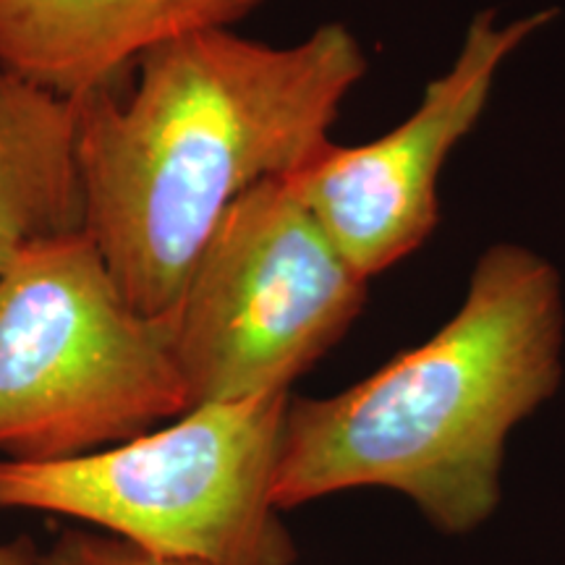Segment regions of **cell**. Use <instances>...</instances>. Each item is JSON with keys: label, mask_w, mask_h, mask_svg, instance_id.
Masks as SVG:
<instances>
[{"label": "cell", "mask_w": 565, "mask_h": 565, "mask_svg": "<svg viewBox=\"0 0 565 565\" xmlns=\"http://www.w3.org/2000/svg\"><path fill=\"white\" fill-rule=\"evenodd\" d=\"M134 68L126 97L100 87L76 100L84 231L126 301L166 317L231 204L333 141L370 63L356 34L328 21L294 45L183 34Z\"/></svg>", "instance_id": "6da1fadb"}, {"label": "cell", "mask_w": 565, "mask_h": 565, "mask_svg": "<svg viewBox=\"0 0 565 565\" xmlns=\"http://www.w3.org/2000/svg\"><path fill=\"white\" fill-rule=\"evenodd\" d=\"M291 393L189 408L168 427L66 461L0 458V511L87 521L202 565H294L273 482Z\"/></svg>", "instance_id": "277c9868"}, {"label": "cell", "mask_w": 565, "mask_h": 565, "mask_svg": "<svg viewBox=\"0 0 565 565\" xmlns=\"http://www.w3.org/2000/svg\"><path fill=\"white\" fill-rule=\"evenodd\" d=\"M0 565H40V547L30 536L0 542Z\"/></svg>", "instance_id": "30bf717a"}, {"label": "cell", "mask_w": 565, "mask_h": 565, "mask_svg": "<svg viewBox=\"0 0 565 565\" xmlns=\"http://www.w3.org/2000/svg\"><path fill=\"white\" fill-rule=\"evenodd\" d=\"M76 100L0 68V275L21 252L84 231Z\"/></svg>", "instance_id": "ba28073f"}, {"label": "cell", "mask_w": 565, "mask_h": 565, "mask_svg": "<svg viewBox=\"0 0 565 565\" xmlns=\"http://www.w3.org/2000/svg\"><path fill=\"white\" fill-rule=\"evenodd\" d=\"M192 408L171 317L137 312L87 231L47 238L0 275V454L66 461Z\"/></svg>", "instance_id": "3957f363"}, {"label": "cell", "mask_w": 565, "mask_h": 565, "mask_svg": "<svg viewBox=\"0 0 565 565\" xmlns=\"http://www.w3.org/2000/svg\"><path fill=\"white\" fill-rule=\"evenodd\" d=\"M555 17L557 9H540L500 21L494 9L477 11L450 68L424 87L404 124L370 145L330 141L288 175L362 278L404 263L433 236L440 221L437 183L450 152L482 118L503 63Z\"/></svg>", "instance_id": "8992f818"}, {"label": "cell", "mask_w": 565, "mask_h": 565, "mask_svg": "<svg viewBox=\"0 0 565 565\" xmlns=\"http://www.w3.org/2000/svg\"><path fill=\"white\" fill-rule=\"evenodd\" d=\"M265 0H0V68L68 100L116 87L152 47L233 30Z\"/></svg>", "instance_id": "52a82bcc"}, {"label": "cell", "mask_w": 565, "mask_h": 565, "mask_svg": "<svg viewBox=\"0 0 565 565\" xmlns=\"http://www.w3.org/2000/svg\"><path fill=\"white\" fill-rule=\"evenodd\" d=\"M40 565H202L189 561H171L147 553L131 542L108 532L87 529H63L47 550H40Z\"/></svg>", "instance_id": "9c48e42d"}, {"label": "cell", "mask_w": 565, "mask_h": 565, "mask_svg": "<svg viewBox=\"0 0 565 565\" xmlns=\"http://www.w3.org/2000/svg\"><path fill=\"white\" fill-rule=\"evenodd\" d=\"M565 301L553 263L524 244L487 246L461 309L362 383L288 401L273 503L385 487L440 532L484 524L500 503L511 429L557 391Z\"/></svg>", "instance_id": "7a4b0ae2"}, {"label": "cell", "mask_w": 565, "mask_h": 565, "mask_svg": "<svg viewBox=\"0 0 565 565\" xmlns=\"http://www.w3.org/2000/svg\"><path fill=\"white\" fill-rule=\"evenodd\" d=\"M366 286L288 175L259 181L221 217L168 315L192 408L291 393L362 315Z\"/></svg>", "instance_id": "5b68a950"}]
</instances>
